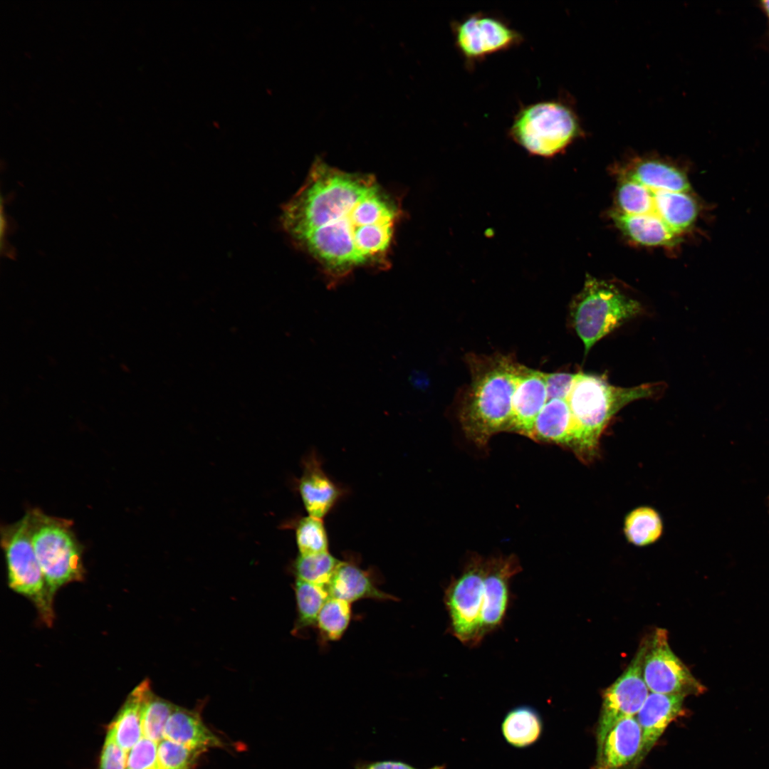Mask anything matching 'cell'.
<instances>
[{
	"mask_svg": "<svg viewBox=\"0 0 769 769\" xmlns=\"http://www.w3.org/2000/svg\"><path fill=\"white\" fill-rule=\"evenodd\" d=\"M31 543L51 599L62 586L84 578L83 548L70 520L46 515L38 508L26 513Z\"/></svg>",
	"mask_w": 769,
	"mask_h": 769,
	"instance_id": "277c9868",
	"label": "cell"
},
{
	"mask_svg": "<svg viewBox=\"0 0 769 769\" xmlns=\"http://www.w3.org/2000/svg\"><path fill=\"white\" fill-rule=\"evenodd\" d=\"M157 743L145 737L129 751L126 769H156Z\"/></svg>",
	"mask_w": 769,
	"mask_h": 769,
	"instance_id": "d6a6232c",
	"label": "cell"
},
{
	"mask_svg": "<svg viewBox=\"0 0 769 769\" xmlns=\"http://www.w3.org/2000/svg\"><path fill=\"white\" fill-rule=\"evenodd\" d=\"M164 738L197 750L221 745L220 740L192 711L176 706L165 725Z\"/></svg>",
	"mask_w": 769,
	"mask_h": 769,
	"instance_id": "d6986e66",
	"label": "cell"
},
{
	"mask_svg": "<svg viewBox=\"0 0 769 769\" xmlns=\"http://www.w3.org/2000/svg\"><path fill=\"white\" fill-rule=\"evenodd\" d=\"M548 399L565 398L571 389L575 374L567 372L546 373Z\"/></svg>",
	"mask_w": 769,
	"mask_h": 769,
	"instance_id": "e575fe53",
	"label": "cell"
},
{
	"mask_svg": "<svg viewBox=\"0 0 769 769\" xmlns=\"http://www.w3.org/2000/svg\"><path fill=\"white\" fill-rule=\"evenodd\" d=\"M642 735L636 716L614 725L602 743L592 769H635L644 760Z\"/></svg>",
	"mask_w": 769,
	"mask_h": 769,
	"instance_id": "7c38bea8",
	"label": "cell"
},
{
	"mask_svg": "<svg viewBox=\"0 0 769 769\" xmlns=\"http://www.w3.org/2000/svg\"><path fill=\"white\" fill-rule=\"evenodd\" d=\"M326 587L330 597L350 603L367 598L380 601L398 600L378 589L367 572L350 562H340Z\"/></svg>",
	"mask_w": 769,
	"mask_h": 769,
	"instance_id": "e0dca14e",
	"label": "cell"
},
{
	"mask_svg": "<svg viewBox=\"0 0 769 769\" xmlns=\"http://www.w3.org/2000/svg\"><path fill=\"white\" fill-rule=\"evenodd\" d=\"M455 46L468 65L520 44L523 36L500 17L474 13L451 23Z\"/></svg>",
	"mask_w": 769,
	"mask_h": 769,
	"instance_id": "9c48e42d",
	"label": "cell"
},
{
	"mask_svg": "<svg viewBox=\"0 0 769 769\" xmlns=\"http://www.w3.org/2000/svg\"><path fill=\"white\" fill-rule=\"evenodd\" d=\"M399 212L374 176L318 159L284 205L281 223L295 244L323 266L331 288L356 268L387 266Z\"/></svg>",
	"mask_w": 769,
	"mask_h": 769,
	"instance_id": "6da1fadb",
	"label": "cell"
},
{
	"mask_svg": "<svg viewBox=\"0 0 769 769\" xmlns=\"http://www.w3.org/2000/svg\"><path fill=\"white\" fill-rule=\"evenodd\" d=\"M294 589L297 619L293 632L297 634L310 627H315L320 611L330 595L326 587L299 579H296Z\"/></svg>",
	"mask_w": 769,
	"mask_h": 769,
	"instance_id": "d4e9b609",
	"label": "cell"
},
{
	"mask_svg": "<svg viewBox=\"0 0 769 769\" xmlns=\"http://www.w3.org/2000/svg\"><path fill=\"white\" fill-rule=\"evenodd\" d=\"M624 177L655 191L689 192L685 174L676 167L656 159H639L625 172Z\"/></svg>",
	"mask_w": 769,
	"mask_h": 769,
	"instance_id": "44dd1931",
	"label": "cell"
},
{
	"mask_svg": "<svg viewBox=\"0 0 769 769\" xmlns=\"http://www.w3.org/2000/svg\"><path fill=\"white\" fill-rule=\"evenodd\" d=\"M521 570L513 555L486 559L484 579L485 601L482 612V632L488 634L501 627L509 605L510 581Z\"/></svg>",
	"mask_w": 769,
	"mask_h": 769,
	"instance_id": "4fadbf2b",
	"label": "cell"
},
{
	"mask_svg": "<svg viewBox=\"0 0 769 769\" xmlns=\"http://www.w3.org/2000/svg\"><path fill=\"white\" fill-rule=\"evenodd\" d=\"M486 559L473 557L444 592L450 632L462 644L478 645L483 639L482 612L485 601Z\"/></svg>",
	"mask_w": 769,
	"mask_h": 769,
	"instance_id": "ba28073f",
	"label": "cell"
},
{
	"mask_svg": "<svg viewBox=\"0 0 769 769\" xmlns=\"http://www.w3.org/2000/svg\"><path fill=\"white\" fill-rule=\"evenodd\" d=\"M296 541L300 555H309L328 552V541L321 518L308 516L299 522Z\"/></svg>",
	"mask_w": 769,
	"mask_h": 769,
	"instance_id": "4dcf8cb0",
	"label": "cell"
},
{
	"mask_svg": "<svg viewBox=\"0 0 769 769\" xmlns=\"http://www.w3.org/2000/svg\"><path fill=\"white\" fill-rule=\"evenodd\" d=\"M547 399L545 372L522 365L513 398L510 432L529 437L536 417Z\"/></svg>",
	"mask_w": 769,
	"mask_h": 769,
	"instance_id": "5bb4252c",
	"label": "cell"
},
{
	"mask_svg": "<svg viewBox=\"0 0 769 769\" xmlns=\"http://www.w3.org/2000/svg\"><path fill=\"white\" fill-rule=\"evenodd\" d=\"M619 211L632 215L653 214L654 192L634 180L624 178L618 187Z\"/></svg>",
	"mask_w": 769,
	"mask_h": 769,
	"instance_id": "f546056e",
	"label": "cell"
},
{
	"mask_svg": "<svg viewBox=\"0 0 769 769\" xmlns=\"http://www.w3.org/2000/svg\"><path fill=\"white\" fill-rule=\"evenodd\" d=\"M647 646L648 639H645L627 669L605 690L596 728L597 747L617 723L636 716L649 694L643 676Z\"/></svg>",
	"mask_w": 769,
	"mask_h": 769,
	"instance_id": "8fae6325",
	"label": "cell"
},
{
	"mask_svg": "<svg viewBox=\"0 0 769 769\" xmlns=\"http://www.w3.org/2000/svg\"><path fill=\"white\" fill-rule=\"evenodd\" d=\"M299 490L309 516L321 519L340 495V489L323 471L314 455L305 462Z\"/></svg>",
	"mask_w": 769,
	"mask_h": 769,
	"instance_id": "2e32d148",
	"label": "cell"
},
{
	"mask_svg": "<svg viewBox=\"0 0 769 769\" xmlns=\"http://www.w3.org/2000/svg\"><path fill=\"white\" fill-rule=\"evenodd\" d=\"M1 543L9 587L30 599L42 621L51 626L54 617L53 600L31 543L26 513L19 521L1 526Z\"/></svg>",
	"mask_w": 769,
	"mask_h": 769,
	"instance_id": "52a82bcc",
	"label": "cell"
},
{
	"mask_svg": "<svg viewBox=\"0 0 769 769\" xmlns=\"http://www.w3.org/2000/svg\"><path fill=\"white\" fill-rule=\"evenodd\" d=\"M663 530L661 518L654 508L642 506L626 517L624 532L627 540L636 546H646L656 542Z\"/></svg>",
	"mask_w": 769,
	"mask_h": 769,
	"instance_id": "484cf974",
	"label": "cell"
},
{
	"mask_svg": "<svg viewBox=\"0 0 769 769\" xmlns=\"http://www.w3.org/2000/svg\"><path fill=\"white\" fill-rule=\"evenodd\" d=\"M543 730L540 715L528 706L513 708L506 713L501 723L504 739L517 748H525L535 743L541 737Z\"/></svg>",
	"mask_w": 769,
	"mask_h": 769,
	"instance_id": "cb8c5ba5",
	"label": "cell"
},
{
	"mask_svg": "<svg viewBox=\"0 0 769 769\" xmlns=\"http://www.w3.org/2000/svg\"><path fill=\"white\" fill-rule=\"evenodd\" d=\"M355 769H419L404 762L397 760H381L374 762H360ZM428 769H446L444 765H435Z\"/></svg>",
	"mask_w": 769,
	"mask_h": 769,
	"instance_id": "d590c367",
	"label": "cell"
},
{
	"mask_svg": "<svg viewBox=\"0 0 769 769\" xmlns=\"http://www.w3.org/2000/svg\"><path fill=\"white\" fill-rule=\"evenodd\" d=\"M151 689L147 679L140 684L128 696L117 716L109 726V732L116 743L127 753L141 739L144 701Z\"/></svg>",
	"mask_w": 769,
	"mask_h": 769,
	"instance_id": "ac0fdd59",
	"label": "cell"
},
{
	"mask_svg": "<svg viewBox=\"0 0 769 769\" xmlns=\"http://www.w3.org/2000/svg\"><path fill=\"white\" fill-rule=\"evenodd\" d=\"M763 7L768 16L769 17V1H763Z\"/></svg>",
	"mask_w": 769,
	"mask_h": 769,
	"instance_id": "8d00e7d4",
	"label": "cell"
},
{
	"mask_svg": "<svg viewBox=\"0 0 769 769\" xmlns=\"http://www.w3.org/2000/svg\"><path fill=\"white\" fill-rule=\"evenodd\" d=\"M654 192L653 214L679 234L689 229L698 215V206L688 192Z\"/></svg>",
	"mask_w": 769,
	"mask_h": 769,
	"instance_id": "603a6c76",
	"label": "cell"
},
{
	"mask_svg": "<svg viewBox=\"0 0 769 769\" xmlns=\"http://www.w3.org/2000/svg\"><path fill=\"white\" fill-rule=\"evenodd\" d=\"M580 133L578 120L567 105L542 101L521 108L508 130L512 140L530 154L552 157Z\"/></svg>",
	"mask_w": 769,
	"mask_h": 769,
	"instance_id": "8992f818",
	"label": "cell"
},
{
	"mask_svg": "<svg viewBox=\"0 0 769 769\" xmlns=\"http://www.w3.org/2000/svg\"><path fill=\"white\" fill-rule=\"evenodd\" d=\"M351 619L350 602L330 597L318 616L316 625L323 642L337 641L346 631Z\"/></svg>",
	"mask_w": 769,
	"mask_h": 769,
	"instance_id": "4316f807",
	"label": "cell"
},
{
	"mask_svg": "<svg viewBox=\"0 0 769 769\" xmlns=\"http://www.w3.org/2000/svg\"><path fill=\"white\" fill-rule=\"evenodd\" d=\"M340 562L328 552L300 555L294 568L297 579L327 587Z\"/></svg>",
	"mask_w": 769,
	"mask_h": 769,
	"instance_id": "83f0119b",
	"label": "cell"
},
{
	"mask_svg": "<svg viewBox=\"0 0 769 769\" xmlns=\"http://www.w3.org/2000/svg\"><path fill=\"white\" fill-rule=\"evenodd\" d=\"M471 383L459 417L466 437L478 447L496 434L510 431L513 398L522 364L510 356L469 354Z\"/></svg>",
	"mask_w": 769,
	"mask_h": 769,
	"instance_id": "7a4b0ae2",
	"label": "cell"
},
{
	"mask_svg": "<svg viewBox=\"0 0 769 769\" xmlns=\"http://www.w3.org/2000/svg\"><path fill=\"white\" fill-rule=\"evenodd\" d=\"M660 384L613 386L603 377L578 372L565 399L571 414L568 449L582 461L597 455L600 436L612 417L635 400L654 396Z\"/></svg>",
	"mask_w": 769,
	"mask_h": 769,
	"instance_id": "3957f363",
	"label": "cell"
},
{
	"mask_svg": "<svg viewBox=\"0 0 769 769\" xmlns=\"http://www.w3.org/2000/svg\"><path fill=\"white\" fill-rule=\"evenodd\" d=\"M127 759V753L108 732L101 753L100 769H126Z\"/></svg>",
	"mask_w": 769,
	"mask_h": 769,
	"instance_id": "836d02e7",
	"label": "cell"
},
{
	"mask_svg": "<svg viewBox=\"0 0 769 769\" xmlns=\"http://www.w3.org/2000/svg\"><path fill=\"white\" fill-rule=\"evenodd\" d=\"M612 217L616 226L629 239L647 246L672 245L678 239L673 231L657 216L632 215L615 211Z\"/></svg>",
	"mask_w": 769,
	"mask_h": 769,
	"instance_id": "ffe728a7",
	"label": "cell"
},
{
	"mask_svg": "<svg viewBox=\"0 0 769 769\" xmlns=\"http://www.w3.org/2000/svg\"><path fill=\"white\" fill-rule=\"evenodd\" d=\"M170 702L155 696L150 689L145 697L142 717L144 737L158 743L164 738L167 721L175 708Z\"/></svg>",
	"mask_w": 769,
	"mask_h": 769,
	"instance_id": "f1b7e54d",
	"label": "cell"
},
{
	"mask_svg": "<svg viewBox=\"0 0 769 769\" xmlns=\"http://www.w3.org/2000/svg\"><path fill=\"white\" fill-rule=\"evenodd\" d=\"M684 696L649 692L636 715L642 730L644 758L669 723L684 712Z\"/></svg>",
	"mask_w": 769,
	"mask_h": 769,
	"instance_id": "9a60e30c",
	"label": "cell"
},
{
	"mask_svg": "<svg viewBox=\"0 0 769 769\" xmlns=\"http://www.w3.org/2000/svg\"><path fill=\"white\" fill-rule=\"evenodd\" d=\"M571 414L565 398L547 399L536 417L529 438L569 447Z\"/></svg>",
	"mask_w": 769,
	"mask_h": 769,
	"instance_id": "7402d4cb",
	"label": "cell"
},
{
	"mask_svg": "<svg viewBox=\"0 0 769 769\" xmlns=\"http://www.w3.org/2000/svg\"><path fill=\"white\" fill-rule=\"evenodd\" d=\"M768 508H769V496L768 498Z\"/></svg>",
	"mask_w": 769,
	"mask_h": 769,
	"instance_id": "74e56055",
	"label": "cell"
},
{
	"mask_svg": "<svg viewBox=\"0 0 769 769\" xmlns=\"http://www.w3.org/2000/svg\"><path fill=\"white\" fill-rule=\"evenodd\" d=\"M642 312L641 304L617 286L590 276L570 305L572 324L585 353L600 339Z\"/></svg>",
	"mask_w": 769,
	"mask_h": 769,
	"instance_id": "5b68a950",
	"label": "cell"
},
{
	"mask_svg": "<svg viewBox=\"0 0 769 769\" xmlns=\"http://www.w3.org/2000/svg\"><path fill=\"white\" fill-rule=\"evenodd\" d=\"M201 752L165 739L157 746L156 769H189Z\"/></svg>",
	"mask_w": 769,
	"mask_h": 769,
	"instance_id": "1f68e13d",
	"label": "cell"
},
{
	"mask_svg": "<svg viewBox=\"0 0 769 769\" xmlns=\"http://www.w3.org/2000/svg\"><path fill=\"white\" fill-rule=\"evenodd\" d=\"M643 676L650 692L699 695L705 687L671 649L666 629L657 628L648 640L643 663Z\"/></svg>",
	"mask_w": 769,
	"mask_h": 769,
	"instance_id": "30bf717a",
	"label": "cell"
}]
</instances>
